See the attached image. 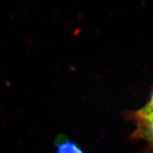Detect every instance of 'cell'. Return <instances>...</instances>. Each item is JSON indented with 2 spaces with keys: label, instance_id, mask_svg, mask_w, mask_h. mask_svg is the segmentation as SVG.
I'll list each match as a JSON object with an SVG mask.
<instances>
[{
  "label": "cell",
  "instance_id": "1",
  "mask_svg": "<svg viewBox=\"0 0 153 153\" xmlns=\"http://www.w3.org/2000/svg\"><path fill=\"white\" fill-rule=\"evenodd\" d=\"M136 134L146 140L153 146V114L138 111L136 113Z\"/></svg>",
  "mask_w": 153,
  "mask_h": 153
},
{
  "label": "cell",
  "instance_id": "2",
  "mask_svg": "<svg viewBox=\"0 0 153 153\" xmlns=\"http://www.w3.org/2000/svg\"><path fill=\"white\" fill-rule=\"evenodd\" d=\"M55 146L54 153H85L77 144L63 134L55 138Z\"/></svg>",
  "mask_w": 153,
  "mask_h": 153
},
{
  "label": "cell",
  "instance_id": "3",
  "mask_svg": "<svg viewBox=\"0 0 153 153\" xmlns=\"http://www.w3.org/2000/svg\"><path fill=\"white\" fill-rule=\"evenodd\" d=\"M140 111H141L143 113H148V114H153V92L150 100L148 101V103L145 107H143L142 109Z\"/></svg>",
  "mask_w": 153,
  "mask_h": 153
}]
</instances>
